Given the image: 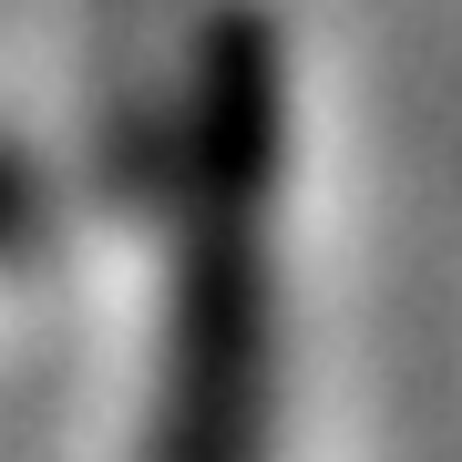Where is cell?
<instances>
[{
    "label": "cell",
    "instance_id": "cell-2",
    "mask_svg": "<svg viewBox=\"0 0 462 462\" xmlns=\"http://www.w3.org/2000/svg\"><path fill=\"white\" fill-rule=\"evenodd\" d=\"M21 226H32V196H21L11 165H0V236H21Z\"/></svg>",
    "mask_w": 462,
    "mask_h": 462
},
{
    "label": "cell",
    "instance_id": "cell-1",
    "mask_svg": "<svg viewBox=\"0 0 462 462\" xmlns=\"http://www.w3.org/2000/svg\"><path fill=\"white\" fill-rule=\"evenodd\" d=\"M278 42L206 21L175 154V278L154 360V462H278Z\"/></svg>",
    "mask_w": 462,
    "mask_h": 462
}]
</instances>
